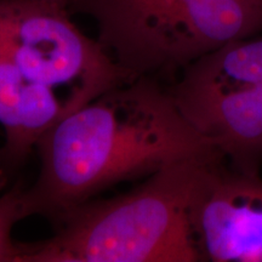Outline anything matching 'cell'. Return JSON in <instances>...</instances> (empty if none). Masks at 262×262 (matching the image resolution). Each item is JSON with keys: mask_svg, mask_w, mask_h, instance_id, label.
I'll return each instance as SVG.
<instances>
[{"mask_svg": "<svg viewBox=\"0 0 262 262\" xmlns=\"http://www.w3.org/2000/svg\"><path fill=\"white\" fill-rule=\"evenodd\" d=\"M40 169L26 188L31 216L56 221L119 183L169 164L224 157L181 112L169 86L140 77L67 114L37 147Z\"/></svg>", "mask_w": 262, "mask_h": 262, "instance_id": "1", "label": "cell"}, {"mask_svg": "<svg viewBox=\"0 0 262 262\" xmlns=\"http://www.w3.org/2000/svg\"><path fill=\"white\" fill-rule=\"evenodd\" d=\"M225 158L169 164L139 187L61 215L55 233L19 243L18 262H198L191 208L203 172Z\"/></svg>", "mask_w": 262, "mask_h": 262, "instance_id": "2", "label": "cell"}, {"mask_svg": "<svg viewBox=\"0 0 262 262\" xmlns=\"http://www.w3.org/2000/svg\"><path fill=\"white\" fill-rule=\"evenodd\" d=\"M97 40L131 79L179 75L229 42L262 31V0H80Z\"/></svg>", "mask_w": 262, "mask_h": 262, "instance_id": "3", "label": "cell"}, {"mask_svg": "<svg viewBox=\"0 0 262 262\" xmlns=\"http://www.w3.org/2000/svg\"><path fill=\"white\" fill-rule=\"evenodd\" d=\"M192 125L232 168L262 166V37L239 39L193 62L169 86Z\"/></svg>", "mask_w": 262, "mask_h": 262, "instance_id": "4", "label": "cell"}, {"mask_svg": "<svg viewBox=\"0 0 262 262\" xmlns=\"http://www.w3.org/2000/svg\"><path fill=\"white\" fill-rule=\"evenodd\" d=\"M0 54L56 91L72 112L133 80L74 24L70 10L50 0H0Z\"/></svg>", "mask_w": 262, "mask_h": 262, "instance_id": "5", "label": "cell"}, {"mask_svg": "<svg viewBox=\"0 0 262 262\" xmlns=\"http://www.w3.org/2000/svg\"><path fill=\"white\" fill-rule=\"evenodd\" d=\"M202 261L262 262V178L232 168L225 158L203 172L191 208Z\"/></svg>", "mask_w": 262, "mask_h": 262, "instance_id": "6", "label": "cell"}, {"mask_svg": "<svg viewBox=\"0 0 262 262\" xmlns=\"http://www.w3.org/2000/svg\"><path fill=\"white\" fill-rule=\"evenodd\" d=\"M72 113L48 85L33 81L0 54V189L17 175L38 143L62 118Z\"/></svg>", "mask_w": 262, "mask_h": 262, "instance_id": "7", "label": "cell"}, {"mask_svg": "<svg viewBox=\"0 0 262 262\" xmlns=\"http://www.w3.org/2000/svg\"><path fill=\"white\" fill-rule=\"evenodd\" d=\"M29 216L24 182H15L0 194V262H18L21 244L12 239V229Z\"/></svg>", "mask_w": 262, "mask_h": 262, "instance_id": "8", "label": "cell"}, {"mask_svg": "<svg viewBox=\"0 0 262 262\" xmlns=\"http://www.w3.org/2000/svg\"><path fill=\"white\" fill-rule=\"evenodd\" d=\"M50 2L56 3V4L63 6V8H67L71 11L72 8H73L75 4H78L80 0H50ZM71 14H72V12H71Z\"/></svg>", "mask_w": 262, "mask_h": 262, "instance_id": "9", "label": "cell"}]
</instances>
